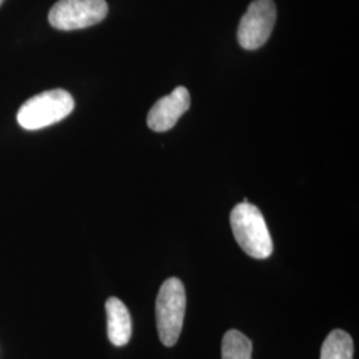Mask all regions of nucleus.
<instances>
[{
  "label": "nucleus",
  "mask_w": 359,
  "mask_h": 359,
  "mask_svg": "<svg viewBox=\"0 0 359 359\" xmlns=\"http://www.w3.org/2000/svg\"><path fill=\"white\" fill-rule=\"evenodd\" d=\"M107 13L105 0H59L53 4L48 20L56 29L74 31L103 22Z\"/></svg>",
  "instance_id": "nucleus-4"
},
{
  "label": "nucleus",
  "mask_w": 359,
  "mask_h": 359,
  "mask_svg": "<svg viewBox=\"0 0 359 359\" xmlns=\"http://www.w3.org/2000/svg\"><path fill=\"white\" fill-rule=\"evenodd\" d=\"M187 295L179 278H168L161 285L156 299V322L164 346H175L179 341L185 316Z\"/></svg>",
  "instance_id": "nucleus-3"
},
{
  "label": "nucleus",
  "mask_w": 359,
  "mask_h": 359,
  "mask_svg": "<svg viewBox=\"0 0 359 359\" xmlns=\"http://www.w3.org/2000/svg\"><path fill=\"white\" fill-rule=\"evenodd\" d=\"M108 320V338L114 346H126L132 335V320L128 309L116 297L108 298L105 304Z\"/></svg>",
  "instance_id": "nucleus-7"
},
{
  "label": "nucleus",
  "mask_w": 359,
  "mask_h": 359,
  "mask_svg": "<svg viewBox=\"0 0 359 359\" xmlns=\"http://www.w3.org/2000/svg\"><path fill=\"white\" fill-rule=\"evenodd\" d=\"M252 341L238 330H229L222 338V359H252Z\"/></svg>",
  "instance_id": "nucleus-9"
},
{
  "label": "nucleus",
  "mask_w": 359,
  "mask_h": 359,
  "mask_svg": "<svg viewBox=\"0 0 359 359\" xmlns=\"http://www.w3.org/2000/svg\"><path fill=\"white\" fill-rule=\"evenodd\" d=\"M191 107V95L185 87H177L161 97L148 114V127L154 132H167L173 128L180 117Z\"/></svg>",
  "instance_id": "nucleus-6"
},
{
  "label": "nucleus",
  "mask_w": 359,
  "mask_h": 359,
  "mask_svg": "<svg viewBox=\"0 0 359 359\" xmlns=\"http://www.w3.org/2000/svg\"><path fill=\"white\" fill-rule=\"evenodd\" d=\"M234 238L248 256L265 259L273 253V241L261 210L249 201L234 206L231 213Z\"/></svg>",
  "instance_id": "nucleus-1"
},
{
  "label": "nucleus",
  "mask_w": 359,
  "mask_h": 359,
  "mask_svg": "<svg viewBox=\"0 0 359 359\" xmlns=\"http://www.w3.org/2000/svg\"><path fill=\"white\" fill-rule=\"evenodd\" d=\"M3 1H4V0H0V6H1V4H3Z\"/></svg>",
  "instance_id": "nucleus-10"
},
{
  "label": "nucleus",
  "mask_w": 359,
  "mask_h": 359,
  "mask_svg": "<svg viewBox=\"0 0 359 359\" xmlns=\"http://www.w3.org/2000/svg\"><path fill=\"white\" fill-rule=\"evenodd\" d=\"M277 8L273 0H255L243 16L237 38L245 50H258L270 38L276 25Z\"/></svg>",
  "instance_id": "nucleus-5"
},
{
  "label": "nucleus",
  "mask_w": 359,
  "mask_h": 359,
  "mask_svg": "<svg viewBox=\"0 0 359 359\" xmlns=\"http://www.w3.org/2000/svg\"><path fill=\"white\" fill-rule=\"evenodd\" d=\"M75 108V100L65 90L41 92L28 99L18 112V123L27 130L46 128L62 121Z\"/></svg>",
  "instance_id": "nucleus-2"
},
{
  "label": "nucleus",
  "mask_w": 359,
  "mask_h": 359,
  "mask_svg": "<svg viewBox=\"0 0 359 359\" xmlns=\"http://www.w3.org/2000/svg\"><path fill=\"white\" fill-rule=\"evenodd\" d=\"M321 359H354L351 337L344 330H333L322 345Z\"/></svg>",
  "instance_id": "nucleus-8"
}]
</instances>
